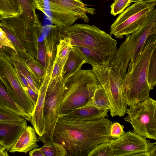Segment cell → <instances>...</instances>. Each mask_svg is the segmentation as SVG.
I'll use <instances>...</instances> for the list:
<instances>
[{"label":"cell","mask_w":156,"mask_h":156,"mask_svg":"<svg viewBox=\"0 0 156 156\" xmlns=\"http://www.w3.org/2000/svg\"><path fill=\"white\" fill-rule=\"evenodd\" d=\"M140 1H144L148 2H156V0H130L131 3Z\"/></svg>","instance_id":"cell-41"},{"label":"cell","mask_w":156,"mask_h":156,"mask_svg":"<svg viewBox=\"0 0 156 156\" xmlns=\"http://www.w3.org/2000/svg\"><path fill=\"white\" fill-rule=\"evenodd\" d=\"M0 27L5 32L8 38L14 47L17 57L20 59H34L26 51L20 41L9 29L1 23H0Z\"/></svg>","instance_id":"cell-21"},{"label":"cell","mask_w":156,"mask_h":156,"mask_svg":"<svg viewBox=\"0 0 156 156\" xmlns=\"http://www.w3.org/2000/svg\"><path fill=\"white\" fill-rule=\"evenodd\" d=\"M0 51L5 57L17 56L16 50L5 32L0 27Z\"/></svg>","instance_id":"cell-27"},{"label":"cell","mask_w":156,"mask_h":156,"mask_svg":"<svg viewBox=\"0 0 156 156\" xmlns=\"http://www.w3.org/2000/svg\"><path fill=\"white\" fill-rule=\"evenodd\" d=\"M27 126L26 120L22 122H0V143L7 151L13 147Z\"/></svg>","instance_id":"cell-15"},{"label":"cell","mask_w":156,"mask_h":156,"mask_svg":"<svg viewBox=\"0 0 156 156\" xmlns=\"http://www.w3.org/2000/svg\"><path fill=\"white\" fill-rule=\"evenodd\" d=\"M61 36L59 27L54 25L43 40L38 43L36 60L50 73L56 57L57 45Z\"/></svg>","instance_id":"cell-13"},{"label":"cell","mask_w":156,"mask_h":156,"mask_svg":"<svg viewBox=\"0 0 156 156\" xmlns=\"http://www.w3.org/2000/svg\"><path fill=\"white\" fill-rule=\"evenodd\" d=\"M135 132L125 133L110 141L113 156H150V151L156 145Z\"/></svg>","instance_id":"cell-12"},{"label":"cell","mask_w":156,"mask_h":156,"mask_svg":"<svg viewBox=\"0 0 156 156\" xmlns=\"http://www.w3.org/2000/svg\"><path fill=\"white\" fill-rule=\"evenodd\" d=\"M5 149L0 150V156H8L9 154Z\"/></svg>","instance_id":"cell-42"},{"label":"cell","mask_w":156,"mask_h":156,"mask_svg":"<svg viewBox=\"0 0 156 156\" xmlns=\"http://www.w3.org/2000/svg\"><path fill=\"white\" fill-rule=\"evenodd\" d=\"M109 141L98 145L87 156H113Z\"/></svg>","instance_id":"cell-32"},{"label":"cell","mask_w":156,"mask_h":156,"mask_svg":"<svg viewBox=\"0 0 156 156\" xmlns=\"http://www.w3.org/2000/svg\"><path fill=\"white\" fill-rule=\"evenodd\" d=\"M39 141L34 128L27 126L23 129L14 145L9 151V152L27 153L37 147V142Z\"/></svg>","instance_id":"cell-17"},{"label":"cell","mask_w":156,"mask_h":156,"mask_svg":"<svg viewBox=\"0 0 156 156\" xmlns=\"http://www.w3.org/2000/svg\"><path fill=\"white\" fill-rule=\"evenodd\" d=\"M109 111L108 109H102L97 107L91 101L87 104L61 116L86 121H96L108 117V113Z\"/></svg>","instance_id":"cell-16"},{"label":"cell","mask_w":156,"mask_h":156,"mask_svg":"<svg viewBox=\"0 0 156 156\" xmlns=\"http://www.w3.org/2000/svg\"><path fill=\"white\" fill-rule=\"evenodd\" d=\"M26 78L29 86L36 93L38 94L40 86L38 83L29 68L21 60L15 55L5 57Z\"/></svg>","instance_id":"cell-20"},{"label":"cell","mask_w":156,"mask_h":156,"mask_svg":"<svg viewBox=\"0 0 156 156\" xmlns=\"http://www.w3.org/2000/svg\"><path fill=\"white\" fill-rule=\"evenodd\" d=\"M51 75V73L47 72L43 81L40 87L38 98L30 121L38 136H41L44 132V107L46 93Z\"/></svg>","instance_id":"cell-14"},{"label":"cell","mask_w":156,"mask_h":156,"mask_svg":"<svg viewBox=\"0 0 156 156\" xmlns=\"http://www.w3.org/2000/svg\"><path fill=\"white\" fill-rule=\"evenodd\" d=\"M147 82L151 90L156 85V48L154 51L149 61L147 70Z\"/></svg>","instance_id":"cell-30"},{"label":"cell","mask_w":156,"mask_h":156,"mask_svg":"<svg viewBox=\"0 0 156 156\" xmlns=\"http://www.w3.org/2000/svg\"><path fill=\"white\" fill-rule=\"evenodd\" d=\"M20 7V18L26 20L33 17L36 14L35 8L32 0H16Z\"/></svg>","instance_id":"cell-26"},{"label":"cell","mask_w":156,"mask_h":156,"mask_svg":"<svg viewBox=\"0 0 156 156\" xmlns=\"http://www.w3.org/2000/svg\"><path fill=\"white\" fill-rule=\"evenodd\" d=\"M30 156H44L40 148H34L29 152Z\"/></svg>","instance_id":"cell-38"},{"label":"cell","mask_w":156,"mask_h":156,"mask_svg":"<svg viewBox=\"0 0 156 156\" xmlns=\"http://www.w3.org/2000/svg\"><path fill=\"white\" fill-rule=\"evenodd\" d=\"M155 34H156V8L137 30L126 36L125 40L117 48L110 63L126 73L130 62L143 48L147 39Z\"/></svg>","instance_id":"cell-6"},{"label":"cell","mask_w":156,"mask_h":156,"mask_svg":"<svg viewBox=\"0 0 156 156\" xmlns=\"http://www.w3.org/2000/svg\"><path fill=\"white\" fill-rule=\"evenodd\" d=\"M85 63L86 61L83 56L73 48L69 52L62 69L61 76L64 80L78 72Z\"/></svg>","instance_id":"cell-18"},{"label":"cell","mask_w":156,"mask_h":156,"mask_svg":"<svg viewBox=\"0 0 156 156\" xmlns=\"http://www.w3.org/2000/svg\"><path fill=\"white\" fill-rule=\"evenodd\" d=\"M99 84L91 69H80L65 80L59 115L66 114L92 101Z\"/></svg>","instance_id":"cell-4"},{"label":"cell","mask_w":156,"mask_h":156,"mask_svg":"<svg viewBox=\"0 0 156 156\" xmlns=\"http://www.w3.org/2000/svg\"><path fill=\"white\" fill-rule=\"evenodd\" d=\"M0 77L10 96L31 118L34 106L22 87L14 66L3 55L0 56Z\"/></svg>","instance_id":"cell-11"},{"label":"cell","mask_w":156,"mask_h":156,"mask_svg":"<svg viewBox=\"0 0 156 156\" xmlns=\"http://www.w3.org/2000/svg\"><path fill=\"white\" fill-rule=\"evenodd\" d=\"M51 21L59 27L73 24L78 19L87 23V14L94 15L96 9L89 7L81 0H48Z\"/></svg>","instance_id":"cell-10"},{"label":"cell","mask_w":156,"mask_h":156,"mask_svg":"<svg viewBox=\"0 0 156 156\" xmlns=\"http://www.w3.org/2000/svg\"><path fill=\"white\" fill-rule=\"evenodd\" d=\"M92 66L93 72L108 97L111 116H124L127 105L124 97L122 84L126 73L110 62Z\"/></svg>","instance_id":"cell-5"},{"label":"cell","mask_w":156,"mask_h":156,"mask_svg":"<svg viewBox=\"0 0 156 156\" xmlns=\"http://www.w3.org/2000/svg\"><path fill=\"white\" fill-rule=\"evenodd\" d=\"M2 54L1 53V51H0V56H2Z\"/></svg>","instance_id":"cell-44"},{"label":"cell","mask_w":156,"mask_h":156,"mask_svg":"<svg viewBox=\"0 0 156 156\" xmlns=\"http://www.w3.org/2000/svg\"><path fill=\"white\" fill-rule=\"evenodd\" d=\"M35 7L38 9L43 8L45 6L44 0H32Z\"/></svg>","instance_id":"cell-39"},{"label":"cell","mask_w":156,"mask_h":156,"mask_svg":"<svg viewBox=\"0 0 156 156\" xmlns=\"http://www.w3.org/2000/svg\"><path fill=\"white\" fill-rule=\"evenodd\" d=\"M25 120L11 111L0 106V122H22Z\"/></svg>","instance_id":"cell-31"},{"label":"cell","mask_w":156,"mask_h":156,"mask_svg":"<svg viewBox=\"0 0 156 156\" xmlns=\"http://www.w3.org/2000/svg\"><path fill=\"white\" fill-rule=\"evenodd\" d=\"M131 3L130 0H115L110 6L111 13L114 16L121 13Z\"/></svg>","instance_id":"cell-34"},{"label":"cell","mask_w":156,"mask_h":156,"mask_svg":"<svg viewBox=\"0 0 156 156\" xmlns=\"http://www.w3.org/2000/svg\"><path fill=\"white\" fill-rule=\"evenodd\" d=\"M150 156H156V145L150 151Z\"/></svg>","instance_id":"cell-40"},{"label":"cell","mask_w":156,"mask_h":156,"mask_svg":"<svg viewBox=\"0 0 156 156\" xmlns=\"http://www.w3.org/2000/svg\"><path fill=\"white\" fill-rule=\"evenodd\" d=\"M112 122L104 118L86 121L59 115L53 133V142L61 144L66 156H87L97 145L109 142Z\"/></svg>","instance_id":"cell-1"},{"label":"cell","mask_w":156,"mask_h":156,"mask_svg":"<svg viewBox=\"0 0 156 156\" xmlns=\"http://www.w3.org/2000/svg\"><path fill=\"white\" fill-rule=\"evenodd\" d=\"M64 81L61 76L50 78L46 93L43 110L44 132L38 136L44 144L52 143L54 130L59 117V111L64 90Z\"/></svg>","instance_id":"cell-7"},{"label":"cell","mask_w":156,"mask_h":156,"mask_svg":"<svg viewBox=\"0 0 156 156\" xmlns=\"http://www.w3.org/2000/svg\"><path fill=\"white\" fill-rule=\"evenodd\" d=\"M156 48V34L150 37L136 56L129 62L122 88L126 102L129 107L150 98L147 82L148 66Z\"/></svg>","instance_id":"cell-2"},{"label":"cell","mask_w":156,"mask_h":156,"mask_svg":"<svg viewBox=\"0 0 156 156\" xmlns=\"http://www.w3.org/2000/svg\"><path fill=\"white\" fill-rule=\"evenodd\" d=\"M4 149H5V147L0 143V150Z\"/></svg>","instance_id":"cell-43"},{"label":"cell","mask_w":156,"mask_h":156,"mask_svg":"<svg viewBox=\"0 0 156 156\" xmlns=\"http://www.w3.org/2000/svg\"><path fill=\"white\" fill-rule=\"evenodd\" d=\"M126 121L134 132L145 139L156 140V101L150 97L127 108Z\"/></svg>","instance_id":"cell-9"},{"label":"cell","mask_w":156,"mask_h":156,"mask_svg":"<svg viewBox=\"0 0 156 156\" xmlns=\"http://www.w3.org/2000/svg\"><path fill=\"white\" fill-rule=\"evenodd\" d=\"M73 48L70 39L61 35L57 45L56 57L65 58L67 57L69 52Z\"/></svg>","instance_id":"cell-29"},{"label":"cell","mask_w":156,"mask_h":156,"mask_svg":"<svg viewBox=\"0 0 156 156\" xmlns=\"http://www.w3.org/2000/svg\"><path fill=\"white\" fill-rule=\"evenodd\" d=\"M40 149L44 156H66L67 152L61 144L53 142L52 143L44 144Z\"/></svg>","instance_id":"cell-28"},{"label":"cell","mask_w":156,"mask_h":156,"mask_svg":"<svg viewBox=\"0 0 156 156\" xmlns=\"http://www.w3.org/2000/svg\"><path fill=\"white\" fill-rule=\"evenodd\" d=\"M20 59L29 68L37 80L40 87L45 78L47 72L35 59Z\"/></svg>","instance_id":"cell-24"},{"label":"cell","mask_w":156,"mask_h":156,"mask_svg":"<svg viewBox=\"0 0 156 156\" xmlns=\"http://www.w3.org/2000/svg\"><path fill=\"white\" fill-rule=\"evenodd\" d=\"M56 57L52 67L51 78H54L61 76L62 69L67 58Z\"/></svg>","instance_id":"cell-33"},{"label":"cell","mask_w":156,"mask_h":156,"mask_svg":"<svg viewBox=\"0 0 156 156\" xmlns=\"http://www.w3.org/2000/svg\"><path fill=\"white\" fill-rule=\"evenodd\" d=\"M20 11L16 0H0V19L16 16Z\"/></svg>","instance_id":"cell-22"},{"label":"cell","mask_w":156,"mask_h":156,"mask_svg":"<svg viewBox=\"0 0 156 156\" xmlns=\"http://www.w3.org/2000/svg\"><path fill=\"white\" fill-rule=\"evenodd\" d=\"M0 106L14 112L26 120L30 122L31 117L12 99L0 77Z\"/></svg>","instance_id":"cell-19"},{"label":"cell","mask_w":156,"mask_h":156,"mask_svg":"<svg viewBox=\"0 0 156 156\" xmlns=\"http://www.w3.org/2000/svg\"><path fill=\"white\" fill-rule=\"evenodd\" d=\"M24 89L35 106L37 101L38 94L35 92L29 85Z\"/></svg>","instance_id":"cell-36"},{"label":"cell","mask_w":156,"mask_h":156,"mask_svg":"<svg viewBox=\"0 0 156 156\" xmlns=\"http://www.w3.org/2000/svg\"><path fill=\"white\" fill-rule=\"evenodd\" d=\"M61 34L69 38L73 46L88 48L110 62L117 49V41L94 25L76 23L59 27Z\"/></svg>","instance_id":"cell-3"},{"label":"cell","mask_w":156,"mask_h":156,"mask_svg":"<svg viewBox=\"0 0 156 156\" xmlns=\"http://www.w3.org/2000/svg\"><path fill=\"white\" fill-rule=\"evenodd\" d=\"M124 126L118 122H114L111 125L110 135L112 139L119 138L122 136L125 132L123 130Z\"/></svg>","instance_id":"cell-35"},{"label":"cell","mask_w":156,"mask_h":156,"mask_svg":"<svg viewBox=\"0 0 156 156\" xmlns=\"http://www.w3.org/2000/svg\"><path fill=\"white\" fill-rule=\"evenodd\" d=\"M156 2H137L119 15L110 28V35L121 39L137 30L156 8Z\"/></svg>","instance_id":"cell-8"},{"label":"cell","mask_w":156,"mask_h":156,"mask_svg":"<svg viewBox=\"0 0 156 156\" xmlns=\"http://www.w3.org/2000/svg\"><path fill=\"white\" fill-rule=\"evenodd\" d=\"M15 68L17 76L22 87L23 89L27 87L29 85L26 78L18 69Z\"/></svg>","instance_id":"cell-37"},{"label":"cell","mask_w":156,"mask_h":156,"mask_svg":"<svg viewBox=\"0 0 156 156\" xmlns=\"http://www.w3.org/2000/svg\"><path fill=\"white\" fill-rule=\"evenodd\" d=\"M73 47L83 56L86 63L92 66H101L108 63L99 55L88 48L80 46Z\"/></svg>","instance_id":"cell-23"},{"label":"cell","mask_w":156,"mask_h":156,"mask_svg":"<svg viewBox=\"0 0 156 156\" xmlns=\"http://www.w3.org/2000/svg\"><path fill=\"white\" fill-rule=\"evenodd\" d=\"M92 103L94 105L99 108L109 110L110 109V105L108 97L100 84L95 91Z\"/></svg>","instance_id":"cell-25"}]
</instances>
